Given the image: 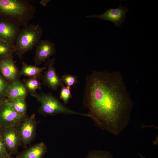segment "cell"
Returning a JSON list of instances; mask_svg holds the SVG:
<instances>
[{"instance_id":"cell-20","label":"cell","mask_w":158,"mask_h":158,"mask_svg":"<svg viewBox=\"0 0 158 158\" xmlns=\"http://www.w3.org/2000/svg\"><path fill=\"white\" fill-rule=\"evenodd\" d=\"M61 87L60 98L63 100L64 105H66L68 104L69 100L73 97L71 92V87L65 86L63 83L62 84Z\"/></svg>"},{"instance_id":"cell-9","label":"cell","mask_w":158,"mask_h":158,"mask_svg":"<svg viewBox=\"0 0 158 158\" xmlns=\"http://www.w3.org/2000/svg\"><path fill=\"white\" fill-rule=\"evenodd\" d=\"M35 47L34 61L36 66L49 59L56 53L55 44L49 40H41Z\"/></svg>"},{"instance_id":"cell-22","label":"cell","mask_w":158,"mask_h":158,"mask_svg":"<svg viewBox=\"0 0 158 158\" xmlns=\"http://www.w3.org/2000/svg\"><path fill=\"white\" fill-rule=\"evenodd\" d=\"M9 85V83L0 73V97H5V93Z\"/></svg>"},{"instance_id":"cell-16","label":"cell","mask_w":158,"mask_h":158,"mask_svg":"<svg viewBox=\"0 0 158 158\" xmlns=\"http://www.w3.org/2000/svg\"><path fill=\"white\" fill-rule=\"evenodd\" d=\"M38 78V77L29 78L23 80V83L28 93L33 97L37 93V90L42 89V84L39 81Z\"/></svg>"},{"instance_id":"cell-3","label":"cell","mask_w":158,"mask_h":158,"mask_svg":"<svg viewBox=\"0 0 158 158\" xmlns=\"http://www.w3.org/2000/svg\"><path fill=\"white\" fill-rule=\"evenodd\" d=\"M42 32L38 24H31L23 27L14 44L16 54L20 59L25 53L36 47L41 40Z\"/></svg>"},{"instance_id":"cell-7","label":"cell","mask_w":158,"mask_h":158,"mask_svg":"<svg viewBox=\"0 0 158 158\" xmlns=\"http://www.w3.org/2000/svg\"><path fill=\"white\" fill-rule=\"evenodd\" d=\"M121 1L118 8H110L102 14L88 15L86 17L89 18H97L111 21L116 27L119 28L124 22V19L126 17V13L128 10V8L121 6Z\"/></svg>"},{"instance_id":"cell-17","label":"cell","mask_w":158,"mask_h":158,"mask_svg":"<svg viewBox=\"0 0 158 158\" xmlns=\"http://www.w3.org/2000/svg\"><path fill=\"white\" fill-rule=\"evenodd\" d=\"M10 102L13 109L18 115L23 118L26 117L27 106L25 99H17Z\"/></svg>"},{"instance_id":"cell-10","label":"cell","mask_w":158,"mask_h":158,"mask_svg":"<svg viewBox=\"0 0 158 158\" xmlns=\"http://www.w3.org/2000/svg\"><path fill=\"white\" fill-rule=\"evenodd\" d=\"M24 119L14 111L9 102L0 109V123L3 127L18 126Z\"/></svg>"},{"instance_id":"cell-12","label":"cell","mask_w":158,"mask_h":158,"mask_svg":"<svg viewBox=\"0 0 158 158\" xmlns=\"http://www.w3.org/2000/svg\"><path fill=\"white\" fill-rule=\"evenodd\" d=\"M20 27L0 18V40L14 45Z\"/></svg>"},{"instance_id":"cell-2","label":"cell","mask_w":158,"mask_h":158,"mask_svg":"<svg viewBox=\"0 0 158 158\" xmlns=\"http://www.w3.org/2000/svg\"><path fill=\"white\" fill-rule=\"evenodd\" d=\"M28 0H0V18L20 27L28 24L36 12Z\"/></svg>"},{"instance_id":"cell-13","label":"cell","mask_w":158,"mask_h":158,"mask_svg":"<svg viewBox=\"0 0 158 158\" xmlns=\"http://www.w3.org/2000/svg\"><path fill=\"white\" fill-rule=\"evenodd\" d=\"M28 93L23 83L18 80L9 84L5 96L10 102L17 99H25Z\"/></svg>"},{"instance_id":"cell-21","label":"cell","mask_w":158,"mask_h":158,"mask_svg":"<svg viewBox=\"0 0 158 158\" xmlns=\"http://www.w3.org/2000/svg\"><path fill=\"white\" fill-rule=\"evenodd\" d=\"M62 81L66 86L71 87L79 83L78 80V76L68 74L63 75L61 78Z\"/></svg>"},{"instance_id":"cell-18","label":"cell","mask_w":158,"mask_h":158,"mask_svg":"<svg viewBox=\"0 0 158 158\" xmlns=\"http://www.w3.org/2000/svg\"><path fill=\"white\" fill-rule=\"evenodd\" d=\"M15 51L14 45L0 40V58L13 56Z\"/></svg>"},{"instance_id":"cell-1","label":"cell","mask_w":158,"mask_h":158,"mask_svg":"<svg viewBox=\"0 0 158 158\" xmlns=\"http://www.w3.org/2000/svg\"><path fill=\"white\" fill-rule=\"evenodd\" d=\"M83 104L98 127L115 135L128 124L133 106L121 74L107 71L87 76Z\"/></svg>"},{"instance_id":"cell-4","label":"cell","mask_w":158,"mask_h":158,"mask_svg":"<svg viewBox=\"0 0 158 158\" xmlns=\"http://www.w3.org/2000/svg\"><path fill=\"white\" fill-rule=\"evenodd\" d=\"M33 97L40 103L38 111L44 116H54L61 114L66 115H78L90 117L88 113H80L70 109L51 93L42 92L39 94L37 93Z\"/></svg>"},{"instance_id":"cell-25","label":"cell","mask_w":158,"mask_h":158,"mask_svg":"<svg viewBox=\"0 0 158 158\" xmlns=\"http://www.w3.org/2000/svg\"><path fill=\"white\" fill-rule=\"evenodd\" d=\"M50 1V0H42L40 1V3L43 6H45Z\"/></svg>"},{"instance_id":"cell-5","label":"cell","mask_w":158,"mask_h":158,"mask_svg":"<svg viewBox=\"0 0 158 158\" xmlns=\"http://www.w3.org/2000/svg\"><path fill=\"white\" fill-rule=\"evenodd\" d=\"M0 135L8 152H16L21 140L18 126L2 127Z\"/></svg>"},{"instance_id":"cell-8","label":"cell","mask_w":158,"mask_h":158,"mask_svg":"<svg viewBox=\"0 0 158 158\" xmlns=\"http://www.w3.org/2000/svg\"><path fill=\"white\" fill-rule=\"evenodd\" d=\"M0 73L9 84L19 80L20 71L13 56L0 58Z\"/></svg>"},{"instance_id":"cell-28","label":"cell","mask_w":158,"mask_h":158,"mask_svg":"<svg viewBox=\"0 0 158 158\" xmlns=\"http://www.w3.org/2000/svg\"><path fill=\"white\" fill-rule=\"evenodd\" d=\"M2 127V126H1V123H0V130H1Z\"/></svg>"},{"instance_id":"cell-23","label":"cell","mask_w":158,"mask_h":158,"mask_svg":"<svg viewBox=\"0 0 158 158\" xmlns=\"http://www.w3.org/2000/svg\"><path fill=\"white\" fill-rule=\"evenodd\" d=\"M9 155L0 135V158H4Z\"/></svg>"},{"instance_id":"cell-19","label":"cell","mask_w":158,"mask_h":158,"mask_svg":"<svg viewBox=\"0 0 158 158\" xmlns=\"http://www.w3.org/2000/svg\"><path fill=\"white\" fill-rule=\"evenodd\" d=\"M84 158H114L110 152L102 150H94L90 152Z\"/></svg>"},{"instance_id":"cell-26","label":"cell","mask_w":158,"mask_h":158,"mask_svg":"<svg viewBox=\"0 0 158 158\" xmlns=\"http://www.w3.org/2000/svg\"><path fill=\"white\" fill-rule=\"evenodd\" d=\"M138 154L142 158H146L145 157H144L141 154H139V153H138Z\"/></svg>"},{"instance_id":"cell-27","label":"cell","mask_w":158,"mask_h":158,"mask_svg":"<svg viewBox=\"0 0 158 158\" xmlns=\"http://www.w3.org/2000/svg\"><path fill=\"white\" fill-rule=\"evenodd\" d=\"M4 158H13L11 157L10 155H8L7 156H6V157H5Z\"/></svg>"},{"instance_id":"cell-24","label":"cell","mask_w":158,"mask_h":158,"mask_svg":"<svg viewBox=\"0 0 158 158\" xmlns=\"http://www.w3.org/2000/svg\"><path fill=\"white\" fill-rule=\"evenodd\" d=\"M8 102L9 101L5 97H0V109Z\"/></svg>"},{"instance_id":"cell-15","label":"cell","mask_w":158,"mask_h":158,"mask_svg":"<svg viewBox=\"0 0 158 158\" xmlns=\"http://www.w3.org/2000/svg\"><path fill=\"white\" fill-rule=\"evenodd\" d=\"M47 68V67L44 66L42 67H39L35 65L28 64L23 61L21 69L20 71V74L29 78H40L43 71Z\"/></svg>"},{"instance_id":"cell-6","label":"cell","mask_w":158,"mask_h":158,"mask_svg":"<svg viewBox=\"0 0 158 158\" xmlns=\"http://www.w3.org/2000/svg\"><path fill=\"white\" fill-rule=\"evenodd\" d=\"M55 61V58H54L45 62L44 66L47 67V70L40 78L42 84L54 91H56L63 83L54 66Z\"/></svg>"},{"instance_id":"cell-11","label":"cell","mask_w":158,"mask_h":158,"mask_svg":"<svg viewBox=\"0 0 158 158\" xmlns=\"http://www.w3.org/2000/svg\"><path fill=\"white\" fill-rule=\"evenodd\" d=\"M36 121L34 114L25 117L20 126L19 131L21 140L24 145L29 143L35 135Z\"/></svg>"},{"instance_id":"cell-14","label":"cell","mask_w":158,"mask_h":158,"mask_svg":"<svg viewBox=\"0 0 158 158\" xmlns=\"http://www.w3.org/2000/svg\"><path fill=\"white\" fill-rule=\"evenodd\" d=\"M47 151L43 142H40L32 147L23 152L18 158H42Z\"/></svg>"}]
</instances>
